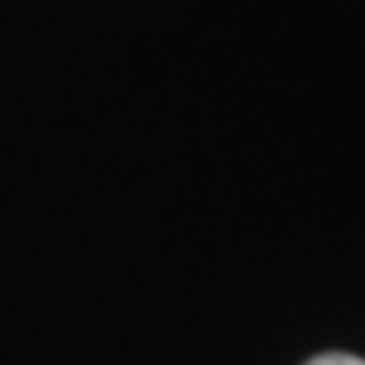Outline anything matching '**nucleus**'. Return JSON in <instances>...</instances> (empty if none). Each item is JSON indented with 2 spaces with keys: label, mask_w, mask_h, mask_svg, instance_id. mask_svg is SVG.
<instances>
[{
  "label": "nucleus",
  "mask_w": 365,
  "mask_h": 365,
  "mask_svg": "<svg viewBox=\"0 0 365 365\" xmlns=\"http://www.w3.org/2000/svg\"><path fill=\"white\" fill-rule=\"evenodd\" d=\"M309 365H365V361H357L349 353H325V357H313Z\"/></svg>",
  "instance_id": "1"
}]
</instances>
